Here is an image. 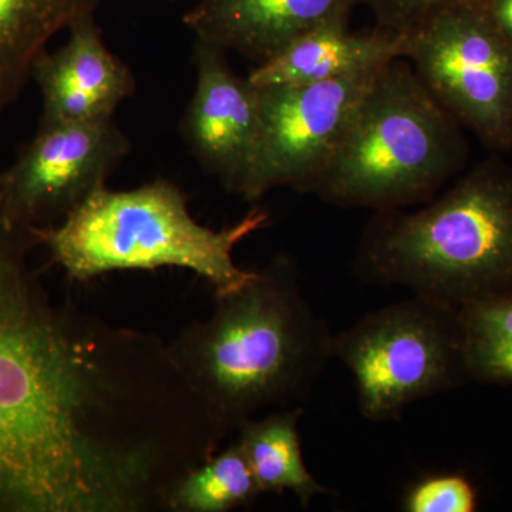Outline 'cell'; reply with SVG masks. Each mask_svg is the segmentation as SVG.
I'll return each mask as SVG.
<instances>
[{"instance_id":"1","label":"cell","mask_w":512,"mask_h":512,"mask_svg":"<svg viewBox=\"0 0 512 512\" xmlns=\"http://www.w3.org/2000/svg\"><path fill=\"white\" fill-rule=\"evenodd\" d=\"M33 228L0 192V512H106L156 433L160 349L53 301L30 265Z\"/></svg>"},{"instance_id":"2","label":"cell","mask_w":512,"mask_h":512,"mask_svg":"<svg viewBox=\"0 0 512 512\" xmlns=\"http://www.w3.org/2000/svg\"><path fill=\"white\" fill-rule=\"evenodd\" d=\"M332 343L296 262L276 255L247 285L214 293L211 315L181 329L168 350L228 439L262 410L305 399L333 359Z\"/></svg>"},{"instance_id":"3","label":"cell","mask_w":512,"mask_h":512,"mask_svg":"<svg viewBox=\"0 0 512 512\" xmlns=\"http://www.w3.org/2000/svg\"><path fill=\"white\" fill-rule=\"evenodd\" d=\"M363 281L453 308L512 292V168L488 158L417 210L375 212L355 256Z\"/></svg>"},{"instance_id":"4","label":"cell","mask_w":512,"mask_h":512,"mask_svg":"<svg viewBox=\"0 0 512 512\" xmlns=\"http://www.w3.org/2000/svg\"><path fill=\"white\" fill-rule=\"evenodd\" d=\"M269 222L268 210L256 205L234 225L205 227L188 210L187 194L157 178L127 191L103 185L59 224L33 229L39 247L72 281L89 282L117 271L183 268L210 282L214 293H225L254 279L256 269L235 264L234 249Z\"/></svg>"},{"instance_id":"5","label":"cell","mask_w":512,"mask_h":512,"mask_svg":"<svg viewBox=\"0 0 512 512\" xmlns=\"http://www.w3.org/2000/svg\"><path fill=\"white\" fill-rule=\"evenodd\" d=\"M467 158L464 128L396 59L367 87L309 194L338 208H414L463 173Z\"/></svg>"},{"instance_id":"6","label":"cell","mask_w":512,"mask_h":512,"mask_svg":"<svg viewBox=\"0 0 512 512\" xmlns=\"http://www.w3.org/2000/svg\"><path fill=\"white\" fill-rule=\"evenodd\" d=\"M332 353L353 377L360 413L377 423L470 382L457 309L426 296L369 313L333 335Z\"/></svg>"},{"instance_id":"7","label":"cell","mask_w":512,"mask_h":512,"mask_svg":"<svg viewBox=\"0 0 512 512\" xmlns=\"http://www.w3.org/2000/svg\"><path fill=\"white\" fill-rule=\"evenodd\" d=\"M434 100L488 148L512 147V42L485 0H451L406 35L404 56Z\"/></svg>"},{"instance_id":"8","label":"cell","mask_w":512,"mask_h":512,"mask_svg":"<svg viewBox=\"0 0 512 512\" xmlns=\"http://www.w3.org/2000/svg\"><path fill=\"white\" fill-rule=\"evenodd\" d=\"M379 70L330 82L258 87L261 127L242 200L259 201L276 188L309 194Z\"/></svg>"},{"instance_id":"9","label":"cell","mask_w":512,"mask_h":512,"mask_svg":"<svg viewBox=\"0 0 512 512\" xmlns=\"http://www.w3.org/2000/svg\"><path fill=\"white\" fill-rule=\"evenodd\" d=\"M130 150V140L114 117L39 123L15 163L0 173L6 211L29 227L59 224L106 185Z\"/></svg>"},{"instance_id":"10","label":"cell","mask_w":512,"mask_h":512,"mask_svg":"<svg viewBox=\"0 0 512 512\" xmlns=\"http://www.w3.org/2000/svg\"><path fill=\"white\" fill-rule=\"evenodd\" d=\"M192 60L197 83L181 120V136L201 167L242 198L261 127L258 87L235 73L220 46L195 39Z\"/></svg>"},{"instance_id":"11","label":"cell","mask_w":512,"mask_h":512,"mask_svg":"<svg viewBox=\"0 0 512 512\" xmlns=\"http://www.w3.org/2000/svg\"><path fill=\"white\" fill-rule=\"evenodd\" d=\"M93 15L74 20L69 40L37 57L32 77L42 96L40 123L109 119L136 93L133 72L110 52Z\"/></svg>"},{"instance_id":"12","label":"cell","mask_w":512,"mask_h":512,"mask_svg":"<svg viewBox=\"0 0 512 512\" xmlns=\"http://www.w3.org/2000/svg\"><path fill=\"white\" fill-rule=\"evenodd\" d=\"M362 0H200L183 22L195 39L238 53L256 66L278 56L303 33L350 20Z\"/></svg>"},{"instance_id":"13","label":"cell","mask_w":512,"mask_h":512,"mask_svg":"<svg viewBox=\"0 0 512 512\" xmlns=\"http://www.w3.org/2000/svg\"><path fill=\"white\" fill-rule=\"evenodd\" d=\"M406 36L382 28L352 32L349 20H336L303 33L278 56L248 74L256 87L330 82L375 72L403 59Z\"/></svg>"},{"instance_id":"14","label":"cell","mask_w":512,"mask_h":512,"mask_svg":"<svg viewBox=\"0 0 512 512\" xmlns=\"http://www.w3.org/2000/svg\"><path fill=\"white\" fill-rule=\"evenodd\" d=\"M101 0H0V114L19 99L37 57Z\"/></svg>"},{"instance_id":"15","label":"cell","mask_w":512,"mask_h":512,"mask_svg":"<svg viewBox=\"0 0 512 512\" xmlns=\"http://www.w3.org/2000/svg\"><path fill=\"white\" fill-rule=\"evenodd\" d=\"M301 407H286L248 420L237 431V440L261 494L291 491L303 507L319 495L332 493L306 467L299 420Z\"/></svg>"},{"instance_id":"16","label":"cell","mask_w":512,"mask_h":512,"mask_svg":"<svg viewBox=\"0 0 512 512\" xmlns=\"http://www.w3.org/2000/svg\"><path fill=\"white\" fill-rule=\"evenodd\" d=\"M470 382L512 386V292L457 308Z\"/></svg>"},{"instance_id":"17","label":"cell","mask_w":512,"mask_h":512,"mask_svg":"<svg viewBox=\"0 0 512 512\" xmlns=\"http://www.w3.org/2000/svg\"><path fill=\"white\" fill-rule=\"evenodd\" d=\"M259 495L247 457L234 440L177 481L168 498V510L229 512L249 507Z\"/></svg>"},{"instance_id":"18","label":"cell","mask_w":512,"mask_h":512,"mask_svg":"<svg viewBox=\"0 0 512 512\" xmlns=\"http://www.w3.org/2000/svg\"><path fill=\"white\" fill-rule=\"evenodd\" d=\"M402 505L406 512H474L478 495L464 474L436 473L410 485Z\"/></svg>"},{"instance_id":"19","label":"cell","mask_w":512,"mask_h":512,"mask_svg":"<svg viewBox=\"0 0 512 512\" xmlns=\"http://www.w3.org/2000/svg\"><path fill=\"white\" fill-rule=\"evenodd\" d=\"M451 0H362L376 18L377 28L409 35Z\"/></svg>"},{"instance_id":"20","label":"cell","mask_w":512,"mask_h":512,"mask_svg":"<svg viewBox=\"0 0 512 512\" xmlns=\"http://www.w3.org/2000/svg\"><path fill=\"white\" fill-rule=\"evenodd\" d=\"M491 15L512 42V0H485Z\"/></svg>"},{"instance_id":"21","label":"cell","mask_w":512,"mask_h":512,"mask_svg":"<svg viewBox=\"0 0 512 512\" xmlns=\"http://www.w3.org/2000/svg\"><path fill=\"white\" fill-rule=\"evenodd\" d=\"M168 2H175V0H168Z\"/></svg>"}]
</instances>
